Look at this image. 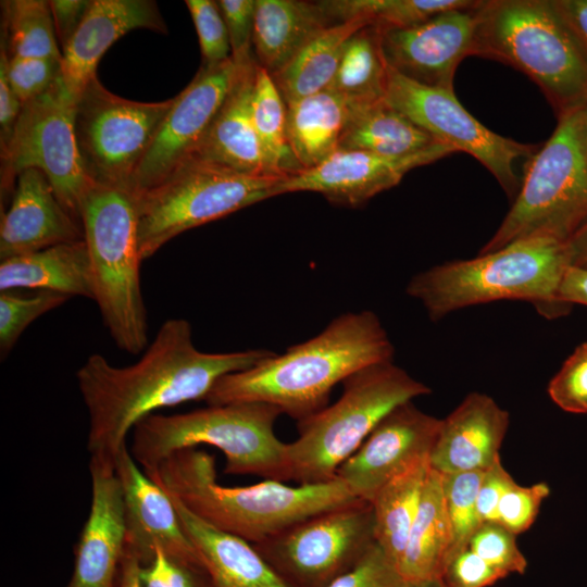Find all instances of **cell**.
<instances>
[{
  "mask_svg": "<svg viewBox=\"0 0 587 587\" xmlns=\"http://www.w3.org/2000/svg\"><path fill=\"white\" fill-rule=\"evenodd\" d=\"M440 424V419L423 412L412 401L396 407L340 465L336 478L354 497L371 502L390 479L429 458Z\"/></svg>",
  "mask_w": 587,
  "mask_h": 587,
  "instance_id": "18",
  "label": "cell"
},
{
  "mask_svg": "<svg viewBox=\"0 0 587 587\" xmlns=\"http://www.w3.org/2000/svg\"><path fill=\"white\" fill-rule=\"evenodd\" d=\"M403 578L376 542L350 571L328 587H397Z\"/></svg>",
  "mask_w": 587,
  "mask_h": 587,
  "instance_id": "45",
  "label": "cell"
},
{
  "mask_svg": "<svg viewBox=\"0 0 587 587\" xmlns=\"http://www.w3.org/2000/svg\"><path fill=\"white\" fill-rule=\"evenodd\" d=\"M237 70L233 58L202 64L187 87L174 97L132 179L134 193L154 187L191 157L225 101Z\"/></svg>",
  "mask_w": 587,
  "mask_h": 587,
  "instance_id": "15",
  "label": "cell"
},
{
  "mask_svg": "<svg viewBox=\"0 0 587 587\" xmlns=\"http://www.w3.org/2000/svg\"><path fill=\"white\" fill-rule=\"evenodd\" d=\"M503 577L467 547L447 561L440 580L445 587H487Z\"/></svg>",
  "mask_w": 587,
  "mask_h": 587,
  "instance_id": "47",
  "label": "cell"
},
{
  "mask_svg": "<svg viewBox=\"0 0 587 587\" xmlns=\"http://www.w3.org/2000/svg\"><path fill=\"white\" fill-rule=\"evenodd\" d=\"M397 587H445L440 579L405 580L403 579Z\"/></svg>",
  "mask_w": 587,
  "mask_h": 587,
  "instance_id": "55",
  "label": "cell"
},
{
  "mask_svg": "<svg viewBox=\"0 0 587 587\" xmlns=\"http://www.w3.org/2000/svg\"><path fill=\"white\" fill-rule=\"evenodd\" d=\"M333 24L319 1L255 0L254 59L274 75L311 39Z\"/></svg>",
  "mask_w": 587,
  "mask_h": 587,
  "instance_id": "26",
  "label": "cell"
},
{
  "mask_svg": "<svg viewBox=\"0 0 587 587\" xmlns=\"http://www.w3.org/2000/svg\"><path fill=\"white\" fill-rule=\"evenodd\" d=\"M185 3L197 30L203 64L213 65L230 59L228 33L217 1L187 0Z\"/></svg>",
  "mask_w": 587,
  "mask_h": 587,
  "instance_id": "42",
  "label": "cell"
},
{
  "mask_svg": "<svg viewBox=\"0 0 587 587\" xmlns=\"http://www.w3.org/2000/svg\"><path fill=\"white\" fill-rule=\"evenodd\" d=\"M479 2L408 27L377 26L388 66L420 84L453 90L458 65L472 55Z\"/></svg>",
  "mask_w": 587,
  "mask_h": 587,
  "instance_id": "16",
  "label": "cell"
},
{
  "mask_svg": "<svg viewBox=\"0 0 587 587\" xmlns=\"http://www.w3.org/2000/svg\"><path fill=\"white\" fill-rule=\"evenodd\" d=\"M115 472L123 489L125 551L141 566L151 562L155 548L173 559L204 566L174 501L142 471L127 446L116 458Z\"/></svg>",
  "mask_w": 587,
  "mask_h": 587,
  "instance_id": "19",
  "label": "cell"
},
{
  "mask_svg": "<svg viewBox=\"0 0 587 587\" xmlns=\"http://www.w3.org/2000/svg\"><path fill=\"white\" fill-rule=\"evenodd\" d=\"M394 346L372 311L348 312L319 335L222 376L208 405L265 402L298 421L327 407L333 388L369 365L392 360Z\"/></svg>",
  "mask_w": 587,
  "mask_h": 587,
  "instance_id": "2",
  "label": "cell"
},
{
  "mask_svg": "<svg viewBox=\"0 0 587 587\" xmlns=\"http://www.w3.org/2000/svg\"><path fill=\"white\" fill-rule=\"evenodd\" d=\"M430 471L422 459L384 485L371 501L375 515L376 542L398 567L416 516Z\"/></svg>",
  "mask_w": 587,
  "mask_h": 587,
  "instance_id": "32",
  "label": "cell"
},
{
  "mask_svg": "<svg viewBox=\"0 0 587 587\" xmlns=\"http://www.w3.org/2000/svg\"><path fill=\"white\" fill-rule=\"evenodd\" d=\"M70 296L39 290L29 297H22L10 291L0 294V353L8 355L15 342L36 319L62 305Z\"/></svg>",
  "mask_w": 587,
  "mask_h": 587,
  "instance_id": "38",
  "label": "cell"
},
{
  "mask_svg": "<svg viewBox=\"0 0 587 587\" xmlns=\"http://www.w3.org/2000/svg\"><path fill=\"white\" fill-rule=\"evenodd\" d=\"M226 24L232 58L240 63L252 57V36L255 14V0L217 1Z\"/></svg>",
  "mask_w": 587,
  "mask_h": 587,
  "instance_id": "46",
  "label": "cell"
},
{
  "mask_svg": "<svg viewBox=\"0 0 587 587\" xmlns=\"http://www.w3.org/2000/svg\"><path fill=\"white\" fill-rule=\"evenodd\" d=\"M0 62L3 63L9 83L22 104L46 92L62 73L61 60L9 57L2 43Z\"/></svg>",
  "mask_w": 587,
  "mask_h": 587,
  "instance_id": "40",
  "label": "cell"
},
{
  "mask_svg": "<svg viewBox=\"0 0 587 587\" xmlns=\"http://www.w3.org/2000/svg\"><path fill=\"white\" fill-rule=\"evenodd\" d=\"M587 222V104L558 115L557 126L528 160L514 201L479 253L519 239H569Z\"/></svg>",
  "mask_w": 587,
  "mask_h": 587,
  "instance_id": "9",
  "label": "cell"
},
{
  "mask_svg": "<svg viewBox=\"0 0 587 587\" xmlns=\"http://www.w3.org/2000/svg\"><path fill=\"white\" fill-rule=\"evenodd\" d=\"M549 495L550 488L546 483L530 486L514 483L499 502L497 522L515 535L527 530Z\"/></svg>",
  "mask_w": 587,
  "mask_h": 587,
  "instance_id": "44",
  "label": "cell"
},
{
  "mask_svg": "<svg viewBox=\"0 0 587 587\" xmlns=\"http://www.w3.org/2000/svg\"><path fill=\"white\" fill-rule=\"evenodd\" d=\"M454 152L441 142L408 155L337 150L317 166L282 178L273 188V197L312 191L321 193L330 203L357 207L398 185L411 170Z\"/></svg>",
  "mask_w": 587,
  "mask_h": 587,
  "instance_id": "17",
  "label": "cell"
},
{
  "mask_svg": "<svg viewBox=\"0 0 587 587\" xmlns=\"http://www.w3.org/2000/svg\"><path fill=\"white\" fill-rule=\"evenodd\" d=\"M170 497L204 563L212 587H287L252 544L213 527Z\"/></svg>",
  "mask_w": 587,
  "mask_h": 587,
  "instance_id": "25",
  "label": "cell"
},
{
  "mask_svg": "<svg viewBox=\"0 0 587 587\" xmlns=\"http://www.w3.org/2000/svg\"><path fill=\"white\" fill-rule=\"evenodd\" d=\"M554 3L587 53V0H554Z\"/></svg>",
  "mask_w": 587,
  "mask_h": 587,
  "instance_id": "52",
  "label": "cell"
},
{
  "mask_svg": "<svg viewBox=\"0 0 587 587\" xmlns=\"http://www.w3.org/2000/svg\"><path fill=\"white\" fill-rule=\"evenodd\" d=\"M472 55L535 82L557 114L587 104V53L554 0H487L476 8Z\"/></svg>",
  "mask_w": 587,
  "mask_h": 587,
  "instance_id": "4",
  "label": "cell"
},
{
  "mask_svg": "<svg viewBox=\"0 0 587 587\" xmlns=\"http://www.w3.org/2000/svg\"><path fill=\"white\" fill-rule=\"evenodd\" d=\"M571 266L587 268V222L567 241Z\"/></svg>",
  "mask_w": 587,
  "mask_h": 587,
  "instance_id": "53",
  "label": "cell"
},
{
  "mask_svg": "<svg viewBox=\"0 0 587 587\" xmlns=\"http://www.w3.org/2000/svg\"><path fill=\"white\" fill-rule=\"evenodd\" d=\"M438 142L382 99L370 102H349V114L338 150L408 155Z\"/></svg>",
  "mask_w": 587,
  "mask_h": 587,
  "instance_id": "30",
  "label": "cell"
},
{
  "mask_svg": "<svg viewBox=\"0 0 587 587\" xmlns=\"http://www.w3.org/2000/svg\"><path fill=\"white\" fill-rule=\"evenodd\" d=\"M282 411L265 402L208 405L195 411L151 414L133 429L130 453L146 474L170 454L199 445L222 451L224 472L258 475L271 480L288 478L286 447L274 425Z\"/></svg>",
  "mask_w": 587,
  "mask_h": 587,
  "instance_id": "6",
  "label": "cell"
},
{
  "mask_svg": "<svg viewBox=\"0 0 587 587\" xmlns=\"http://www.w3.org/2000/svg\"><path fill=\"white\" fill-rule=\"evenodd\" d=\"M559 303H578L587 305V268L570 266L558 291Z\"/></svg>",
  "mask_w": 587,
  "mask_h": 587,
  "instance_id": "51",
  "label": "cell"
},
{
  "mask_svg": "<svg viewBox=\"0 0 587 587\" xmlns=\"http://www.w3.org/2000/svg\"><path fill=\"white\" fill-rule=\"evenodd\" d=\"M388 78L379 29L367 25L347 41L336 75L327 89L348 102H370L384 99Z\"/></svg>",
  "mask_w": 587,
  "mask_h": 587,
  "instance_id": "33",
  "label": "cell"
},
{
  "mask_svg": "<svg viewBox=\"0 0 587 587\" xmlns=\"http://www.w3.org/2000/svg\"><path fill=\"white\" fill-rule=\"evenodd\" d=\"M141 587H212L203 565L183 562L155 548L150 563L139 569Z\"/></svg>",
  "mask_w": 587,
  "mask_h": 587,
  "instance_id": "43",
  "label": "cell"
},
{
  "mask_svg": "<svg viewBox=\"0 0 587 587\" xmlns=\"http://www.w3.org/2000/svg\"><path fill=\"white\" fill-rule=\"evenodd\" d=\"M76 99L60 76L46 92L23 104L10 141L1 150V195L13 193L24 170H40L63 207L80 222L82 202L95 183L85 172L77 147Z\"/></svg>",
  "mask_w": 587,
  "mask_h": 587,
  "instance_id": "11",
  "label": "cell"
},
{
  "mask_svg": "<svg viewBox=\"0 0 587 587\" xmlns=\"http://www.w3.org/2000/svg\"><path fill=\"white\" fill-rule=\"evenodd\" d=\"M515 536L498 522H483L473 534L469 548L504 577L523 574L527 560L519 549Z\"/></svg>",
  "mask_w": 587,
  "mask_h": 587,
  "instance_id": "39",
  "label": "cell"
},
{
  "mask_svg": "<svg viewBox=\"0 0 587 587\" xmlns=\"http://www.w3.org/2000/svg\"><path fill=\"white\" fill-rule=\"evenodd\" d=\"M375 544L373 505L360 499L310 516L253 547L287 587H328Z\"/></svg>",
  "mask_w": 587,
  "mask_h": 587,
  "instance_id": "12",
  "label": "cell"
},
{
  "mask_svg": "<svg viewBox=\"0 0 587 587\" xmlns=\"http://www.w3.org/2000/svg\"><path fill=\"white\" fill-rule=\"evenodd\" d=\"M342 386L335 403L298 421V437L286 447L289 480L310 485L335 479L391 410L432 391L392 360L359 370Z\"/></svg>",
  "mask_w": 587,
  "mask_h": 587,
  "instance_id": "7",
  "label": "cell"
},
{
  "mask_svg": "<svg viewBox=\"0 0 587 587\" xmlns=\"http://www.w3.org/2000/svg\"><path fill=\"white\" fill-rule=\"evenodd\" d=\"M191 336L187 320L168 319L135 364L114 366L100 353L87 358L76 379L88 413L91 461L115 469L129 432L141 420L159 409L204 400L222 376L252 367L273 353H208L196 348Z\"/></svg>",
  "mask_w": 587,
  "mask_h": 587,
  "instance_id": "1",
  "label": "cell"
},
{
  "mask_svg": "<svg viewBox=\"0 0 587 587\" xmlns=\"http://www.w3.org/2000/svg\"><path fill=\"white\" fill-rule=\"evenodd\" d=\"M23 104L13 91L0 62V139L1 150L7 147L17 122Z\"/></svg>",
  "mask_w": 587,
  "mask_h": 587,
  "instance_id": "50",
  "label": "cell"
},
{
  "mask_svg": "<svg viewBox=\"0 0 587 587\" xmlns=\"http://www.w3.org/2000/svg\"><path fill=\"white\" fill-rule=\"evenodd\" d=\"M571 266L567 241L548 236L519 239L498 250L433 266L414 275L407 294L433 321L471 305L524 300L542 310L563 305L558 291Z\"/></svg>",
  "mask_w": 587,
  "mask_h": 587,
  "instance_id": "5",
  "label": "cell"
},
{
  "mask_svg": "<svg viewBox=\"0 0 587 587\" xmlns=\"http://www.w3.org/2000/svg\"><path fill=\"white\" fill-rule=\"evenodd\" d=\"M147 475L205 523L252 545L360 500L339 478L297 487L271 479L225 487L217 483L214 457L196 448L170 454Z\"/></svg>",
  "mask_w": 587,
  "mask_h": 587,
  "instance_id": "3",
  "label": "cell"
},
{
  "mask_svg": "<svg viewBox=\"0 0 587 587\" xmlns=\"http://www.w3.org/2000/svg\"><path fill=\"white\" fill-rule=\"evenodd\" d=\"M30 288L93 300L89 255L84 239L1 260L0 290Z\"/></svg>",
  "mask_w": 587,
  "mask_h": 587,
  "instance_id": "27",
  "label": "cell"
},
{
  "mask_svg": "<svg viewBox=\"0 0 587 587\" xmlns=\"http://www.w3.org/2000/svg\"><path fill=\"white\" fill-rule=\"evenodd\" d=\"M451 547L442 476L430 467L397 570L405 580L440 579Z\"/></svg>",
  "mask_w": 587,
  "mask_h": 587,
  "instance_id": "28",
  "label": "cell"
},
{
  "mask_svg": "<svg viewBox=\"0 0 587 587\" xmlns=\"http://www.w3.org/2000/svg\"><path fill=\"white\" fill-rule=\"evenodd\" d=\"M237 65V75L225 101L189 159L247 175L273 177L266 171L251 115L258 63L252 57Z\"/></svg>",
  "mask_w": 587,
  "mask_h": 587,
  "instance_id": "24",
  "label": "cell"
},
{
  "mask_svg": "<svg viewBox=\"0 0 587 587\" xmlns=\"http://www.w3.org/2000/svg\"><path fill=\"white\" fill-rule=\"evenodd\" d=\"M139 569V561L133 554L125 551L120 569L117 587H141Z\"/></svg>",
  "mask_w": 587,
  "mask_h": 587,
  "instance_id": "54",
  "label": "cell"
},
{
  "mask_svg": "<svg viewBox=\"0 0 587 587\" xmlns=\"http://www.w3.org/2000/svg\"><path fill=\"white\" fill-rule=\"evenodd\" d=\"M1 43L9 57L53 58L62 61L49 1H2Z\"/></svg>",
  "mask_w": 587,
  "mask_h": 587,
  "instance_id": "35",
  "label": "cell"
},
{
  "mask_svg": "<svg viewBox=\"0 0 587 587\" xmlns=\"http://www.w3.org/2000/svg\"><path fill=\"white\" fill-rule=\"evenodd\" d=\"M483 474L484 472L474 471L441 475L452 534L449 559L469 547L473 534L482 523L477 512V494Z\"/></svg>",
  "mask_w": 587,
  "mask_h": 587,
  "instance_id": "37",
  "label": "cell"
},
{
  "mask_svg": "<svg viewBox=\"0 0 587 587\" xmlns=\"http://www.w3.org/2000/svg\"><path fill=\"white\" fill-rule=\"evenodd\" d=\"M137 202V195L128 189L95 183L80 207L93 300L115 345L130 354L148 345Z\"/></svg>",
  "mask_w": 587,
  "mask_h": 587,
  "instance_id": "8",
  "label": "cell"
},
{
  "mask_svg": "<svg viewBox=\"0 0 587 587\" xmlns=\"http://www.w3.org/2000/svg\"><path fill=\"white\" fill-rule=\"evenodd\" d=\"M471 0H324L319 1L334 24L364 18L378 27H408L438 13L472 7Z\"/></svg>",
  "mask_w": 587,
  "mask_h": 587,
  "instance_id": "36",
  "label": "cell"
},
{
  "mask_svg": "<svg viewBox=\"0 0 587 587\" xmlns=\"http://www.w3.org/2000/svg\"><path fill=\"white\" fill-rule=\"evenodd\" d=\"M514 483L500 459L484 472L477 494V512L482 523L497 522L499 502Z\"/></svg>",
  "mask_w": 587,
  "mask_h": 587,
  "instance_id": "48",
  "label": "cell"
},
{
  "mask_svg": "<svg viewBox=\"0 0 587 587\" xmlns=\"http://www.w3.org/2000/svg\"><path fill=\"white\" fill-rule=\"evenodd\" d=\"M82 239V223L60 202L43 172H21L1 217L0 260Z\"/></svg>",
  "mask_w": 587,
  "mask_h": 587,
  "instance_id": "21",
  "label": "cell"
},
{
  "mask_svg": "<svg viewBox=\"0 0 587 587\" xmlns=\"http://www.w3.org/2000/svg\"><path fill=\"white\" fill-rule=\"evenodd\" d=\"M146 28L166 34L167 27L155 1L91 0L76 34L62 52V79L76 98L104 52L130 30Z\"/></svg>",
  "mask_w": 587,
  "mask_h": 587,
  "instance_id": "23",
  "label": "cell"
},
{
  "mask_svg": "<svg viewBox=\"0 0 587 587\" xmlns=\"http://www.w3.org/2000/svg\"><path fill=\"white\" fill-rule=\"evenodd\" d=\"M367 25L373 24L364 18L330 25L311 39L284 68L272 75L285 103L327 89L347 41Z\"/></svg>",
  "mask_w": 587,
  "mask_h": 587,
  "instance_id": "31",
  "label": "cell"
},
{
  "mask_svg": "<svg viewBox=\"0 0 587 587\" xmlns=\"http://www.w3.org/2000/svg\"><path fill=\"white\" fill-rule=\"evenodd\" d=\"M173 103L174 97L159 102L128 100L92 77L77 97L75 110L77 147L89 178L130 190L135 172Z\"/></svg>",
  "mask_w": 587,
  "mask_h": 587,
  "instance_id": "13",
  "label": "cell"
},
{
  "mask_svg": "<svg viewBox=\"0 0 587 587\" xmlns=\"http://www.w3.org/2000/svg\"><path fill=\"white\" fill-rule=\"evenodd\" d=\"M91 504L66 587H117L125 554L124 500L115 469L89 461Z\"/></svg>",
  "mask_w": 587,
  "mask_h": 587,
  "instance_id": "20",
  "label": "cell"
},
{
  "mask_svg": "<svg viewBox=\"0 0 587 587\" xmlns=\"http://www.w3.org/2000/svg\"><path fill=\"white\" fill-rule=\"evenodd\" d=\"M550 399L563 411L587 413V342L578 345L548 385Z\"/></svg>",
  "mask_w": 587,
  "mask_h": 587,
  "instance_id": "41",
  "label": "cell"
},
{
  "mask_svg": "<svg viewBox=\"0 0 587 587\" xmlns=\"http://www.w3.org/2000/svg\"><path fill=\"white\" fill-rule=\"evenodd\" d=\"M509 413L491 397L469 394L444 420L429 454L441 475L485 472L498 459L509 427Z\"/></svg>",
  "mask_w": 587,
  "mask_h": 587,
  "instance_id": "22",
  "label": "cell"
},
{
  "mask_svg": "<svg viewBox=\"0 0 587 587\" xmlns=\"http://www.w3.org/2000/svg\"><path fill=\"white\" fill-rule=\"evenodd\" d=\"M91 0H49L57 40L61 51L79 28Z\"/></svg>",
  "mask_w": 587,
  "mask_h": 587,
  "instance_id": "49",
  "label": "cell"
},
{
  "mask_svg": "<svg viewBox=\"0 0 587 587\" xmlns=\"http://www.w3.org/2000/svg\"><path fill=\"white\" fill-rule=\"evenodd\" d=\"M384 100L437 141L471 154L515 198L521 183L514 164L520 158H530L535 146L488 129L466 111L453 90L420 84L389 66Z\"/></svg>",
  "mask_w": 587,
  "mask_h": 587,
  "instance_id": "14",
  "label": "cell"
},
{
  "mask_svg": "<svg viewBox=\"0 0 587 587\" xmlns=\"http://www.w3.org/2000/svg\"><path fill=\"white\" fill-rule=\"evenodd\" d=\"M287 137L302 171L311 170L339 149L349 102L325 89L286 104Z\"/></svg>",
  "mask_w": 587,
  "mask_h": 587,
  "instance_id": "29",
  "label": "cell"
},
{
  "mask_svg": "<svg viewBox=\"0 0 587 587\" xmlns=\"http://www.w3.org/2000/svg\"><path fill=\"white\" fill-rule=\"evenodd\" d=\"M282 178L188 159L138 197V248L147 260L177 235L273 197Z\"/></svg>",
  "mask_w": 587,
  "mask_h": 587,
  "instance_id": "10",
  "label": "cell"
},
{
  "mask_svg": "<svg viewBox=\"0 0 587 587\" xmlns=\"http://www.w3.org/2000/svg\"><path fill=\"white\" fill-rule=\"evenodd\" d=\"M286 112V103L272 75L258 64L251 115L266 171L276 178L302 171L288 142Z\"/></svg>",
  "mask_w": 587,
  "mask_h": 587,
  "instance_id": "34",
  "label": "cell"
}]
</instances>
